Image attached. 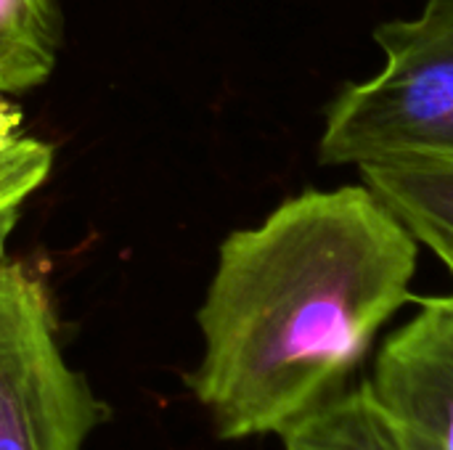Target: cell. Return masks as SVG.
Listing matches in <instances>:
<instances>
[{"label": "cell", "mask_w": 453, "mask_h": 450, "mask_svg": "<svg viewBox=\"0 0 453 450\" xmlns=\"http://www.w3.org/2000/svg\"><path fill=\"white\" fill-rule=\"evenodd\" d=\"M419 239L369 186L311 188L226 236L188 390L218 438L279 435L342 393L417 297Z\"/></svg>", "instance_id": "1"}, {"label": "cell", "mask_w": 453, "mask_h": 450, "mask_svg": "<svg viewBox=\"0 0 453 450\" xmlns=\"http://www.w3.org/2000/svg\"><path fill=\"white\" fill-rule=\"evenodd\" d=\"M374 40L385 66L329 103L319 162L453 156V0H427L414 19L382 21Z\"/></svg>", "instance_id": "2"}, {"label": "cell", "mask_w": 453, "mask_h": 450, "mask_svg": "<svg viewBox=\"0 0 453 450\" xmlns=\"http://www.w3.org/2000/svg\"><path fill=\"white\" fill-rule=\"evenodd\" d=\"M106 408L69 366L42 281L0 263V450H82Z\"/></svg>", "instance_id": "3"}, {"label": "cell", "mask_w": 453, "mask_h": 450, "mask_svg": "<svg viewBox=\"0 0 453 450\" xmlns=\"http://www.w3.org/2000/svg\"><path fill=\"white\" fill-rule=\"evenodd\" d=\"M369 385L411 450H453V294L419 300L382 342Z\"/></svg>", "instance_id": "4"}, {"label": "cell", "mask_w": 453, "mask_h": 450, "mask_svg": "<svg viewBox=\"0 0 453 450\" xmlns=\"http://www.w3.org/2000/svg\"><path fill=\"white\" fill-rule=\"evenodd\" d=\"M279 438L281 450H411L369 379L305 411Z\"/></svg>", "instance_id": "5"}, {"label": "cell", "mask_w": 453, "mask_h": 450, "mask_svg": "<svg viewBox=\"0 0 453 450\" xmlns=\"http://www.w3.org/2000/svg\"><path fill=\"white\" fill-rule=\"evenodd\" d=\"M58 58L53 0H0V95L40 88Z\"/></svg>", "instance_id": "6"}, {"label": "cell", "mask_w": 453, "mask_h": 450, "mask_svg": "<svg viewBox=\"0 0 453 450\" xmlns=\"http://www.w3.org/2000/svg\"><path fill=\"white\" fill-rule=\"evenodd\" d=\"M358 170L361 183L401 217L433 220L453 231V156H401Z\"/></svg>", "instance_id": "7"}, {"label": "cell", "mask_w": 453, "mask_h": 450, "mask_svg": "<svg viewBox=\"0 0 453 450\" xmlns=\"http://www.w3.org/2000/svg\"><path fill=\"white\" fill-rule=\"evenodd\" d=\"M53 167V151L48 143L19 135L0 149V263L5 260V244L21 217L27 199L48 180Z\"/></svg>", "instance_id": "8"}, {"label": "cell", "mask_w": 453, "mask_h": 450, "mask_svg": "<svg viewBox=\"0 0 453 450\" xmlns=\"http://www.w3.org/2000/svg\"><path fill=\"white\" fill-rule=\"evenodd\" d=\"M403 220L411 228V233L419 239V244H425L435 257H441V263L453 276V231L433 220H422V217H403Z\"/></svg>", "instance_id": "9"}, {"label": "cell", "mask_w": 453, "mask_h": 450, "mask_svg": "<svg viewBox=\"0 0 453 450\" xmlns=\"http://www.w3.org/2000/svg\"><path fill=\"white\" fill-rule=\"evenodd\" d=\"M19 135H21V111L11 101L0 98V149L13 143Z\"/></svg>", "instance_id": "10"}]
</instances>
